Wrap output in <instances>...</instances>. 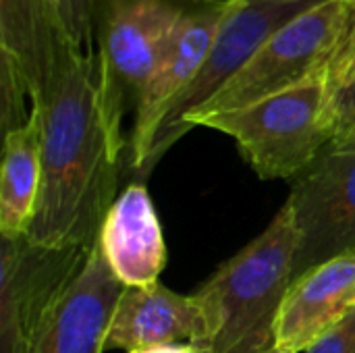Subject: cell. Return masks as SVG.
I'll return each instance as SVG.
<instances>
[{
	"mask_svg": "<svg viewBox=\"0 0 355 353\" xmlns=\"http://www.w3.org/2000/svg\"><path fill=\"white\" fill-rule=\"evenodd\" d=\"M31 108L42 135V193L27 237L92 250L127 169V152L106 123L98 56L67 40Z\"/></svg>",
	"mask_w": 355,
	"mask_h": 353,
	"instance_id": "obj_1",
	"label": "cell"
},
{
	"mask_svg": "<svg viewBox=\"0 0 355 353\" xmlns=\"http://www.w3.org/2000/svg\"><path fill=\"white\" fill-rule=\"evenodd\" d=\"M300 233L289 202L270 225L223 262L191 295L208 337L200 353H266L283 300L293 283Z\"/></svg>",
	"mask_w": 355,
	"mask_h": 353,
	"instance_id": "obj_2",
	"label": "cell"
},
{
	"mask_svg": "<svg viewBox=\"0 0 355 353\" xmlns=\"http://www.w3.org/2000/svg\"><path fill=\"white\" fill-rule=\"evenodd\" d=\"M193 127L229 135L260 179H295L335 139L327 73L250 106L206 114Z\"/></svg>",
	"mask_w": 355,
	"mask_h": 353,
	"instance_id": "obj_3",
	"label": "cell"
},
{
	"mask_svg": "<svg viewBox=\"0 0 355 353\" xmlns=\"http://www.w3.org/2000/svg\"><path fill=\"white\" fill-rule=\"evenodd\" d=\"M354 8L324 0L279 27L252 56V60L189 121L187 129L206 114L237 110L291 89L320 73L341 46Z\"/></svg>",
	"mask_w": 355,
	"mask_h": 353,
	"instance_id": "obj_4",
	"label": "cell"
},
{
	"mask_svg": "<svg viewBox=\"0 0 355 353\" xmlns=\"http://www.w3.org/2000/svg\"><path fill=\"white\" fill-rule=\"evenodd\" d=\"M324 0H233L218 25L212 46L193 81L173 102L162 119L139 181L152 173L160 158L189 131L187 121L204 108L260 50V46L287 21Z\"/></svg>",
	"mask_w": 355,
	"mask_h": 353,
	"instance_id": "obj_5",
	"label": "cell"
},
{
	"mask_svg": "<svg viewBox=\"0 0 355 353\" xmlns=\"http://www.w3.org/2000/svg\"><path fill=\"white\" fill-rule=\"evenodd\" d=\"M185 10L168 0H121L110 8L98 54L100 89L108 129L127 152L123 119L158 64Z\"/></svg>",
	"mask_w": 355,
	"mask_h": 353,
	"instance_id": "obj_6",
	"label": "cell"
},
{
	"mask_svg": "<svg viewBox=\"0 0 355 353\" xmlns=\"http://www.w3.org/2000/svg\"><path fill=\"white\" fill-rule=\"evenodd\" d=\"M94 250V248H92ZM87 248H46L27 235L0 246V353H31Z\"/></svg>",
	"mask_w": 355,
	"mask_h": 353,
	"instance_id": "obj_7",
	"label": "cell"
},
{
	"mask_svg": "<svg viewBox=\"0 0 355 353\" xmlns=\"http://www.w3.org/2000/svg\"><path fill=\"white\" fill-rule=\"evenodd\" d=\"M287 202L300 233L293 279L355 252V133L333 139L293 179Z\"/></svg>",
	"mask_w": 355,
	"mask_h": 353,
	"instance_id": "obj_8",
	"label": "cell"
},
{
	"mask_svg": "<svg viewBox=\"0 0 355 353\" xmlns=\"http://www.w3.org/2000/svg\"><path fill=\"white\" fill-rule=\"evenodd\" d=\"M229 4L185 12L150 79L146 81L135 106V119L127 148V171L137 179L141 177L152 139L162 119L204 64Z\"/></svg>",
	"mask_w": 355,
	"mask_h": 353,
	"instance_id": "obj_9",
	"label": "cell"
},
{
	"mask_svg": "<svg viewBox=\"0 0 355 353\" xmlns=\"http://www.w3.org/2000/svg\"><path fill=\"white\" fill-rule=\"evenodd\" d=\"M125 285L96 243L54 306L31 353H104L108 327Z\"/></svg>",
	"mask_w": 355,
	"mask_h": 353,
	"instance_id": "obj_10",
	"label": "cell"
},
{
	"mask_svg": "<svg viewBox=\"0 0 355 353\" xmlns=\"http://www.w3.org/2000/svg\"><path fill=\"white\" fill-rule=\"evenodd\" d=\"M355 310V252L297 275L283 300L275 347L306 353Z\"/></svg>",
	"mask_w": 355,
	"mask_h": 353,
	"instance_id": "obj_11",
	"label": "cell"
},
{
	"mask_svg": "<svg viewBox=\"0 0 355 353\" xmlns=\"http://www.w3.org/2000/svg\"><path fill=\"white\" fill-rule=\"evenodd\" d=\"M208 337L206 318L193 295H181L160 281L125 287L114 308L104 352H135L187 343L198 352Z\"/></svg>",
	"mask_w": 355,
	"mask_h": 353,
	"instance_id": "obj_12",
	"label": "cell"
},
{
	"mask_svg": "<svg viewBox=\"0 0 355 353\" xmlns=\"http://www.w3.org/2000/svg\"><path fill=\"white\" fill-rule=\"evenodd\" d=\"M98 246L125 287L158 283L166 264V246L154 202L141 181H131L108 208Z\"/></svg>",
	"mask_w": 355,
	"mask_h": 353,
	"instance_id": "obj_13",
	"label": "cell"
},
{
	"mask_svg": "<svg viewBox=\"0 0 355 353\" xmlns=\"http://www.w3.org/2000/svg\"><path fill=\"white\" fill-rule=\"evenodd\" d=\"M42 193V135L40 119H29L2 133L0 169V239L25 237L35 218Z\"/></svg>",
	"mask_w": 355,
	"mask_h": 353,
	"instance_id": "obj_14",
	"label": "cell"
},
{
	"mask_svg": "<svg viewBox=\"0 0 355 353\" xmlns=\"http://www.w3.org/2000/svg\"><path fill=\"white\" fill-rule=\"evenodd\" d=\"M62 33L79 48L89 46L96 0H52Z\"/></svg>",
	"mask_w": 355,
	"mask_h": 353,
	"instance_id": "obj_15",
	"label": "cell"
},
{
	"mask_svg": "<svg viewBox=\"0 0 355 353\" xmlns=\"http://www.w3.org/2000/svg\"><path fill=\"white\" fill-rule=\"evenodd\" d=\"M331 117L335 125V139L355 133V73L331 94Z\"/></svg>",
	"mask_w": 355,
	"mask_h": 353,
	"instance_id": "obj_16",
	"label": "cell"
},
{
	"mask_svg": "<svg viewBox=\"0 0 355 353\" xmlns=\"http://www.w3.org/2000/svg\"><path fill=\"white\" fill-rule=\"evenodd\" d=\"M306 353H355V310Z\"/></svg>",
	"mask_w": 355,
	"mask_h": 353,
	"instance_id": "obj_17",
	"label": "cell"
},
{
	"mask_svg": "<svg viewBox=\"0 0 355 353\" xmlns=\"http://www.w3.org/2000/svg\"><path fill=\"white\" fill-rule=\"evenodd\" d=\"M191 345L187 343H175V345H156V347H144L129 353H187Z\"/></svg>",
	"mask_w": 355,
	"mask_h": 353,
	"instance_id": "obj_18",
	"label": "cell"
},
{
	"mask_svg": "<svg viewBox=\"0 0 355 353\" xmlns=\"http://www.w3.org/2000/svg\"><path fill=\"white\" fill-rule=\"evenodd\" d=\"M198 4H202L204 8L206 6H225V4H229V2H233V0H196Z\"/></svg>",
	"mask_w": 355,
	"mask_h": 353,
	"instance_id": "obj_19",
	"label": "cell"
},
{
	"mask_svg": "<svg viewBox=\"0 0 355 353\" xmlns=\"http://www.w3.org/2000/svg\"><path fill=\"white\" fill-rule=\"evenodd\" d=\"M335 2H343V4H349L352 8H355V0H335Z\"/></svg>",
	"mask_w": 355,
	"mask_h": 353,
	"instance_id": "obj_20",
	"label": "cell"
},
{
	"mask_svg": "<svg viewBox=\"0 0 355 353\" xmlns=\"http://www.w3.org/2000/svg\"><path fill=\"white\" fill-rule=\"evenodd\" d=\"M266 353H287V352H281V350H277V347H272L270 352H266Z\"/></svg>",
	"mask_w": 355,
	"mask_h": 353,
	"instance_id": "obj_21",
	"label": "cell"
}]
</instances>
